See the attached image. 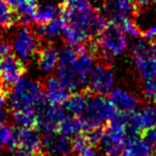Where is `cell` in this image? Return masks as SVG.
Instances as JSON below:
<instances>
[{
    "label": "cell",
    "mask_w": 156,
    "mask_h": 156,
    "mask_svg": "<svg viewBox=\"0 0 156 156\" xmlns=\"http://www.w3.org/2000/svg\"><path fill=\"white\" fill-rule=\"evenodd\" d=\"M62 15V5H56L52 2L37 4L36 12L34 16V23L36 25H45L52 19Z\"/></svg>",
    "instance_id": "ffe728a7"
},
{
    "label": "cell",
    "mask_w": 156,
    "mask_h": 156,
    "mask_svg": "<svg viewBox=\"0 0 156 156\" xmlns=\"http://www.w3.org/2000/svg\"><path fill=\"white\" fill-rule=\"evenodd\" d=\"M108 94V100L118 113H133L137 111L140 104L137 94L122 87L113 88Z\"/></svg>",
    "instance_id": "7c38bea8"
},
{
    "label": "cell",
    "mask_w": 156,
    "mask_h": 156,
    "mask_svg": "<svg viewBox=\"0 0 156 156\" xmlns=\"http://www.w3.org/2000/svg\"><path fill=\"white\" fill-rule=\"evenodd\" d=\"M117 111L108 99L102 94H88L85 112L79 116L83 126V133L94 127H103L112 120Z\"/></svg>",
    "instance_id": "3957f363"
},
{
    "label": "cell",
    "mask_w": 156,
    "mask_h": 156,
    "mask_svg": "<svg viewBox=\"0 0 156 156\" xmlns=\"http://www.w3.org/2000/svg\"><path fill=\"white\" fill-rule=\"evenodd\" d=\"M144 39H146L149 43H153L156 41V27H152L149 30H146L144 32H141V36Z\"/></svg>",
    "instance_id": "f546056e"
},
{
    "label": "cell",
    "mask_w": 156,
    "mask_h": 156,
    "mask_svg": "<svg viewBox=\"0 0 156 156\" xmlns=\"http://www.w3.org/2000/svg\"><path fill=\"white\" fill-rule=\"evenodd\" d=\"M94 65V55L84 46L67 45L58 52V78L69 91H80L87 87Z\"/></svg>",
    "instance_id": "6da1fadb"
},
{
    "label": "cell",
    "mask_w": 156,
    "mask_h": 156,
    "mask_svg": "<svg viewBox=\"0 0 156 156\" xmlns=\"http://www.w3.org/2000/svg\"><path fill=\"white\" fill-rule=\"evenodd\" d=\"M46 98L48 102L51 104L62 105L66 101V99L70 96L69 89L60 81L58 76H50L46 79L44 84Z\"/></svg>",
    "instance_id": "4fadbf2b"
},
{
    "label": "cell",
    "mask_w": 156,
    "mask_h": 156,
    "mask_svg": "<svg viewBox=\"0 0 156 156\" xmlns=\"http://www.w3.org/2000/svg\"><path fill=\"white\" fill-rule=\"evenodd\" d=\"M0 43H1V41H0Z\"/></svg>",
    "instance_id": "8d00e7d4"
},
{
    "label": "cell",
    "mask_w": 156,
    "mask_h": 156,
    "mask_svg": "<svg viewBox=\"0 0 156 156\" xmlns=\"http://www.w3.org/2000/svg\"><path fill=\"white\" fill-rule=\"evenodd\" d=\"M151 53H152L153 58H156V41L151 43Z\"/></svg>",
    "instance_id": "d6a6232c"
},
{
    "label": "cell",
    "mask_w": 156,
    "mask_h": 156,
    "mask_svg": "<svg viewBox=\"0 0 156 156\" xmlns=\"http://www.w3.org/2000/svg\"><path fill=\"white\" fill-rule=\"evenodd\" d=\"M133 64L144 81H156V58L152 55H133Z\"/></svg>",
    "instance_id": "ac0fdd59"
},
{
    "label": "cell",
    "mask_w": 156,
    "mask_h": 156,
    "mask_svg": "<svg viewBox=\"0 0 156 156\" xmlns=\"http://www.w3.org/2000/svg\"><path fill=\"white\" fill-rule=\"evenodd\" d=\"M118 26L121 28V30L125 33V35H129V36L135 37V38L141 36V31H139L138 27L132 19H126V20L121 21L120 23H118Z\"/></svg>",
    "instance_id": "484cf974"
},
{
    "label": "cell",
    "mask_w": 156,
    "mask_h": 156,
    "mask_svg": "<svg viewBox=\"0 0 156 156\" xmlns=\"http://www.w3.org/2000/svg\"><path fill=\"white\" fill-rule=\"evenodd\" d=\"M93 148L86 136L82 134L76 136L72 140V152L76 156H87L94 151Z\"/></svg>",
    "instance_id": "d4e9b609"
},
{
    "label": "cell",
    "mask_w": 156,
    "mask_h": 156,
    "mask_svg": "<svg viewBox=\"0 0 156 156\" xmlns=\"http://www.w3.org/2000/svg\"><path fill=\"white\" fill-rule=\"evenodd\" d=\"M66 116L67 113L64 111L62 105L48 103L47 106L38 115V123L36 129L44 135L58 131V125Z\"/></svg>",
    "instance_id": "8fae6325"
},
{
    "label": "cell",
    "mask_w": 156,
    "mask_h": 156,
    "mask_svg": "<svg viewBox=\"0 0 156 156\" xmlns=\"http://www.w3.org/2000/svg\"><path fill=\"white\" fill-rule=\"evenodd\" d=\"M12 119L20 129H36L38 114L32 109H13Z\"/></svg>",
    "instance_id": "7402d4cb"
},
{
    "label": "cell",
    "mask_w": 156,
    "mask_h": 156,
    "mask_svg": "<svg viewBox=\"0 0 156 156\" xmlns=\"http://www.w3.org/2000/svg\"><path fill=\"white\" fill-rule=\"evenodd\" d=\"M155 149L146 139L139 136L129 137L125 142L121 156H154Z\"/></svg>",
    "instance_id": "2e32d148"
},
{
    "label": "cell",
    "mask_w": 156,
    "mask_h": 156,
    "mask_svg": "<svg viewBox=\"0 0 156 156\" xmlns=\"http://www.w3.org/2000/svg\"><path fill=\"white\" fill-rule=\"evenodd\" d=\"M72 153L71 138L53 131L41 138V155L44 156H68Z\"/></svg>",
    "instance_id": "30bf717a"
},
{
    "label": "cell",
    "mask_w": 156,
    "mask_h": 156,
    "mask_svg": "<svg viewBox=\"0 0 156 156\" xmlns=\"http://www.w3.org/2000/svg\"><path fill=\"white\" fill-rule=\"evenodd\" d=\"M103 132H104V129H103L102 127H94V129H89V131H87L85 136H86L87 140H88L91 146L98 147L101 139H102Z\"/></svg>",
    "instance_id": "83f0119b"
},
{
    "label": "cell",
    "mask_w": 156,
    "mask_h": 156,
    "mask_svg": "<svg viewBox=\"0 0 156 156\" xmlns=\"http://www.w3.org/2000/svg\"><path fill=\"white\" fill-rule=\"evenodd\" d=\"M114 84L115 73L108 64L106 62H100L94 65L87 83L90 94L105 96L114 88Z\"/></svg>",
    "instance_id": "52a82bcc"
},
{
    "label": "cell",
    "mask_w": 156,
    "mask_h": 156,
    "mask_svg": "<svg viewBox=\"0 0 156 156\" xmlns=\"http://www.w3.org/2000/svg\"><path fill=\"white\" fill-rule=\"evenodd\" d=\"M6 117H8V114L0 108V123H3V122H5Z\"/></svg>",
    "instance_id": "1f68e13d"
},
{
    "label": "cell",
    "mask_w": 156,
    "mask_h": 156,
    "mask_svg": "<svg viewBox=\"0 0 156 156\" xmlns=\"http://www.w3.org/2000/svg\"><path fill=\"white\" fill-rule=\"evenodd\" d=\"M26 71V64L14 53L8 52L0 55V83L6 86L14 85Z\"/></svg>",
    "instance_id": "9c48e42d"
},
{
    "label": "cell",
    "mask_w": 156,
    "mask_h": 156,
    "mask_svg": "<svg viewBox=\"0 0 156 156\" xmlns=\"http://www.w3.org/2000/svg\"><path fill=\"white\" fill-rule=\"evenodd\" d=\"M135 119L140 131H147L156 126V104H150L135 111Z\"/></svg>",
    "instance_id": "44dd1931"
},
{
    "label": "cell",
    "mask_w": 156,
    "mask_h": 156,
    "mask_svg": "<svg viewBox=\"0 0 156 156\" xmlns=\"http://www.w3.org/2000/svg\"><path fill=\"white\" fill-rule=\"evenodd\" d=\"M64 27H65V21L61 15L45 25H35L32 29L41 39L46 38L48 41H53L62 36Z\"/></svg>",
    "instance_id": "e0dca14e"
},
{
    "label": "cell",
    "mask_w": 156,
    "mask_h": 156,
    "mask_svg": "<svg viewBox=\"0 0 156 156\" xmlns=\"http://www.w3.org/2000/svg\"><path fill=\"white\" fill-rule=\"evenodd\" d=\"M144 138L152 144L153 148L156 149V126L150 129H147L146 134H144Z\"/></svg>",
    "instance_id": "4dcf8cb0"
},
{
    "label": "cell",
    "mask_w": 156,
    "mask_h": 156,
    "mask_svg": "<svg viewBox=\"0 0 156 156\" xmlns=\"http://www.w3.org/2000/svg\"><path fill=\"white\" fill-rule=\"evenodd\" d=\"M154 156H156V154H155V155H154Z\"/></svg>",
    "instance_id": "d590c367"
},
{
    "label": "cell",
    "mask_w": 156,
    "mask_h": 156,
    "mask_svg": "<svg viewBox=\"0 0 156 156\" xmlns=\"http://www.w3.org/2000/svg\"><path fill=\"white\" fill-rule=\"evenodd\" d=\"M87 99H88L87 94L74 91V94H72L66 99V101L62 104V107L67 113V115L79 117L86 109Z\"/></svg>",
    "instance_id": "d6986e66"
},
{
    "label": "cell",
    "mask_w": 156,
    "mask_h": 156,
    "mask_svg": "<svg viewBox=\"0 0 156 156\" xmlns=\"http://www.w3.org/2000/svg\"><path fill=\"white\" fill-rule=\"evenodd\" d=\"M127 138L123 114L117 112L103 132L102 139L98 147L103 156H121Z\"/></svg>",
    "instance_id": "277c9868"
},
{
    "label": "cell",
    "mask_w": 156,
    "mask_h": 156,
    "mask_svg": "<svg viewBox=\"0 0 156 156\" xmlns=\"http://www.w3.org/2000/svg\"><path fill=\"white\" fill-rule=\"evenodd\" d=\"M152 1H153V2H154V3L156 4V0H152Z\"/></svg>",
    "instance_id": "e575fe53"
},
{
    "label": "cell",
    "mask_w": 156,
    "mask_h": 156,
    "mask_svg": "<svg viewBox=\"0 0 156 156\" xmlns=\"http://www.w3.org/2000/svg\"><path fill=\"white\" fill-rule=\"evenodd\" d=\"M48 103L44 85L37 81L20 78L13 85L10 94V105L13 109H32L39 115Z\"/></svg>",
    "instance_id": "7a4b0ae2"
},
{
    "label": "cell",
    "mask_w": 156,
    "mask_h": 156,
    "mask_svg": "<svg viewBox=\"0 0 156 156\" xmlns=\"http://www.w3.org/2000/svg\"><path fill=\"white\" fill-rule=\"evenodd\" d=\"M41 38L28 25L19 26L14 32L11 41V49L23 63L29 62L37 54L41 47Z\"/></svg>",
    "instance_id": "8992f818"
},
{
    "label": "cell",
    "mask_w": 156,
    "mask_h": 156,
    "mask_svg": "<svg viewBox=\"0 0 156 156\" xmlns=\"http://www.w3.org/2000/svg\"><path fill=\"white\" fill-rule=\"evenodd\" d=\"M58 131L69 138H74L76 136L82 134L83 126L80 121V118L76 117V116L67 115L58 125Z\"/></svg>",
    "instance_id": "603a6c76"
},
{
    "label": "cell",
    "mask_w": 156,
    "mask_h": 156,
    "mask_svg": "<svg viewBox=\"0 0 156 156\" xmlns=\"http://www.w3.org/2000/svg\"><path fill=\"white\" fill-rule=\"evenodd\" d=\"M151 100H153V102H154L155 104H156V93H155V94H154V96L152 97V99H151Z\"/></svg>",
    "instance_id": "836d02e7"
},
{
    "label": "cell",
    "mask_w": 156,
    "mask_h": 156,
    "mask_svg": "<svg viewBox=\"0 0 156 156\" xmlns=\"http://www.w3.org/2000/svg\"><path fill=\"white\" fill-rule=\"evenodd\" d=\"M58 50L51 41H48L46 45L41 44V47L37 52V64L38 67L46 73H51L56 69L58 64Z\"/></svg>",
    "instance_id": "9a60e30c"
},
{
    "label": "cell",
    "mask_w": 156,
    "mask_h": 156,
    "mask_svg": "<svg viewBox=\"0 0 156 156\" xmlns=\"http://www.w3.org/2000/svg\"><path fill=\"white\" fill-rule=\"evenodd\" d=\"M18 150L31 156L41 155V135L37 129H20V144Z\"/></svg>",
    "instance_id": "5bb4252c"
},
{
    "label": "cell",
    "mask_w": 156,
    "mask_h": 156,
    "mask_svg": "<svg viewBox=\"0 0 156 156\" xmlns=\"http://www.w3.org/2000/svg\"><path fill=\"white\" fill-rule=\"evenodd\" d=\"M19 144H20V127L16 126L12 129V133H11L10 139L6 144V149L15 152L18 150Z\"/></svg>",
    "instance_id": "4316f807"
},
{
    "label": "cell",
    "mask_w": 156,
    "mask_h": 156,
    "mask_svg": "<svg viewBox=\"0 0 156 156\" xmlns=\"http://www.w3.org/2000/svg\"><path fill=\"white\" fill-rule=\"evenodd\" d=\"M98 41L99 55L106 63L121 55L127 48L126 35L117 23H107L99 34Z\"/></svg>",
    "instance_id": "5b68a950"
},
{
    "label": "cell",
    "mask_w": 156,
    "mask_h": 156,
    "mask_svg": "<svg viewBox=\"0 0 156 156\" xmlns=\"http://www.w3.org/2000/svg\"><path fill=\"white\" fill-rule=\"evenodd\" d=\"M18 20L19 17L14 8L6 0H0V28L10 29Z\"/></svg>",
    "instance_id": "cb8c5ba5"
},
{
    "label": "cell",
    "mask_w": 156,
    "mask_h": 156,
    "mask_svg": "<svg viewBox=\"0 0 156 156\" xmlns=\"http://www.w3.org/2000/svg\"><path fill=\"white\" fill-rule=\"evenodd\" d=\"M138 6L135 0H105L102 6V14L108 23H120L126 19H132Z\"/></svg>",
    "instance_id": "ba28073f"
},
{
    "label": "cell",
    "mask_w": 156,
    "mask_h": 156,
    "mask_svg": "<svg viewBox=\"0 0 156 156\" xmlns=\"http://www.w3.org/2000/svg\"><path fill=\"white\" fill-rule=\"evenodd\" d=\"M12 129L13 127L6 124L5 122L0 123V149L6 148V144L12 133Z\"/></svg>",
    "instance_id": "f1b7e54d"
}]
</instances>
